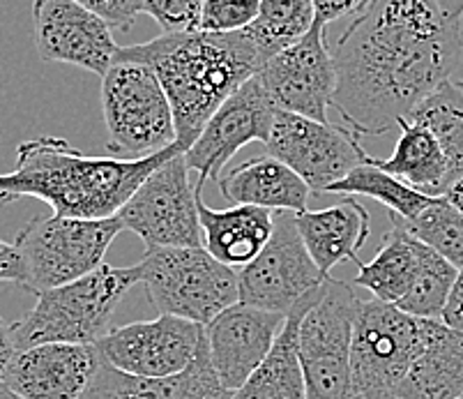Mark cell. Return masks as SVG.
<instances>
[{
	"label": "cell",
	"instance_id": "36",
	"mask_svg": "<svg viewBox=\"0 0 463 399\" xmlns=\"http://www.w3.org/2000/svg\"><path fill=\"white\" fill-rule=\"evenodd\" d=\"M440 321L445 326L454 328V330H463V266L458 268L454 287L449 291L448 305H445L443 314H440Z\"/></svg>",
	"mask_w": 463,
	"mask_h": 399
},
{
	"label": "cell",
	"instance_id": "22",
	"mask_svg": "<svg viewBox=\"0 0 463 399\" xmlns=\"http://www.w3.org/2000/svg\"><path fill=\"white\" fill-rule=\"evenodd\" d=\"M463 393V330L431 318L422 348L390 399H457Z\"/></svg>",
	"mask_w": 463,
	"mask_h": 399
},
{
	"label": "cell",
	"instance_id": "29",
	"mask_svg": "<svg viewBox=\"0 0 463 399\" xmlns=\"http://www.w3.org/2000/svg\"><path fill=\"white\" fill-rule=\"evenodd\" d=\"M311 0H259V14L245 28L265 58L307 35L314 26Z\"/></svg>",
	"mask_w": 463,
	"mask_h": 399
},
{
	"label": "cell",
	"instance_id": "31",
	"mask_svg": "<svg viewBox=\"0 0 463 399\" xmlns=\"http://www.w3.org/2000/svg\"><path fill=\"white\" fill-rule=\"evenodd\" d=\"M457 272L458 268H454L448 259L427 247L422 268H420V275L412 284L411 293L394 308L420 318H440L445 305H448L449 291L454 287V280H457Z\"/></svg>",
	"mask_w": 463,
	"mask_h": 399
},
{
	"label": "cell",
	"instance_id": "40",
	"mask_svg": "<svg viewBox=\"0 0 463 399\" xmlns=\"http://www.w3.org/2000/svg\"><path fill=\"white\" fill-rule=\"evenodd\" d=\"M438 3L449 19L463 21V0H438Z\"/></svg>",
	"mask_w": 463,
	"mask_h": 399
},
{
	"label": "cell",
	"instance_id": "43",
	"mask_svg": "<svg viewBox=\"0 0 463 399\" xmlns=\"http://www.w3.org/2000/svg\"><path fill=\"white\" fill-rule=\"evenodd\" d=\"M457 399H463V393H461V394H458V397H457Z\"/></svg>",
	"mask_w": 463,
	"mask_h": 399
},
{
	"label": "cell",
	"instance_id": "41",
	"mask_svg": "<svg viewBox=\"0 0 463 399\" xmlns=\"http://www.w3.org/2000/svg\"><path fill=\"white\" fill-rule=\"evenodd\" d=\"M0 399H21V397H19V394L12 393V390L7 388V385L3 384V381H0Z\"/></svg>",
	"mask_w": 463,
	"mask_h": 399
},
{
	"label": "cell",
	"instance_id": "42",
	"mask_svg": "<svg viewBox=\"0 0 463 399\" xmlns=\"http://www.w3.org/2000/svg\"><path fill=\"white\" fill-rule=\"evenodd\" d=\"M353 399H364V397H360V394H355V397H353Z\"/></svg>",
	"mask_w": 463,
	"mask_h": 399
},
{
	"label": "cell",
	"instance_id": "37",
	"mask_svg": "<svg viewBox=\"0 0 463 399\" xmlns=\"http://www.w3.org/2000/svg\"><path fill=\"white\" fill-rule=\"evenodd\" d=\"M24 280V271H21V256L16 252L14 242H7L0 238V284L10 281V284H19Z\"/></svg>",
	"mask_w": 463,
	"mask_h": 399
},
{
	"label": "cell",
	"instance_id": "24",
	"mask_svg": "<svg viewBox=\"0 0 463 399\" xmlns=\"http://www.w3.org/2000/svg\"><path fill=\"white\" fill-rule=\"evenodd\" d=\"M390 222L392 224L383 236L376 256L369 263H357L355 284L372 293L376 300L399 305L418 280L427 245L412 238L392 213Z\"/></svg>",
	"mask_w": 463,
	"mask_h": 399
},
{
	"label": "cell",
	"instance_id": "5",
	"mask_svg": "<svg viewBox=\"0 0 463 399\" xmlns=\"http://www.w3.org/2000/svg\"><path fill=\"white\" fill-rule=\"evenodd\" d=\"M137 271L159 314L205 328L238 302V271L219 263L203 247H146Z\"/></svg>",
	"mask_w": 463,
	"mask_h": 399
},
{
	"label": "cell",
	"instance_id": "17",
	"mask_svg": "<svg viewBox=\"0 0 463 399\" xmlns=\"http://www.w3.org/2000/svg\"><path fill=\"white\" fill-rule=\"evenodd\" d=\"M286 321V312L233 302L205 326L210 365L219 384L235 393L260 367Z\"/></svg>",
	"mask_w": 463,
	"mask_h": 399
},
{
	"label": "cell",
	"instance_id": "3",
	"mask_svg": "<svg viewBox=\"0 0 463 399\" xmlns=\"http://www.w3.org/2000/svg\"><path fill=\"white\" fill-rule=\"evenodd\" d=\"M175 153H183L178 144L141 159L95 157L67 138H31L16 148L14 169L0 174V204L33 196L52 205L58 217H116L143 178Z\"/></svg>",
	"mask_w": 463,
	"mask_h": 399
},
{
	"label": "cell",
	"instance_id": "30",
	"mask_svg": "<svg viewBox=\"0 0 463 399\" xmlns=\"http://www.w3.org/2000/svg\"><path fill=\"white\" fill-rule=\"evenodd\" d=\"M402 224L412 238L431 247L454 268L463 266V213L445 196H433L427 208L420 210L412 220H402Z\"/></svg>",
	"mask_w": 463,
	"mask_h": 399
},
{
	"label": "cell",
	"instance_id": "14",
	"mask_svg": "<svg viewBox=\"0 0 463 399\" xmlns=\"http://www.w3.org/2000/svg\"><path fill=\"white\" fill-rule=\"evenodd\" d=\"M203 337L205 328L199 323L159 314L153 321L109 328L95 348L104 363L129 376L168 379L194 363Z\"/></svg>",
	"mask_w": 463,
	"mask_h": 399
},
{
	"label": "cell",
	"instance_id": "11",
	"mask_svg": "<svg viewBox=\"0 0 463 399\" xmlns=\"http://www.w3.org/2000/svg\"><path fill=\"white\" fill-rule=\"evenodd\" d=\"M265 148L318 195L369 157L360 144V134L348 125H332L330 120L323 123L288 111L275 113Z\"/></svg>",
	"mask_w": 463,
	"mask_h": 399
},
{
	"label": "cell",
	"instance_id": "18",
	"mask_svg": "<svg viewBox=\"0 0 463 399\" xmlns=\"http://www.w3.org/2000/svg\"><path fill=\"white\" fill-rule=\"evenodd\" d=\"M99 365L95 344H35L16 351L3 384L21 399H79Z\"/></svg>",
	"mask_w": 463,
	"mask_h": 399
},
{
	"label": "cell",
	"instance_id": "12",
	"mask_svg": "<svg viewBox=\"0 0 463 399\" xmlns=\"http://www.w3.org/2000/svg\"><path fill=\"white\" fill-rule=\"evenodd\" d=\"M326 275L307 252L296 215L277 210L270 241L238 271V300L272 312H288L321 287Z\"/></svg>",
	"mask_w": 463,
	"mask_h": 399
},
{
	"label": "cell",
	"instance_id": "13",
	"mask_svg": "<svg viewBox=\"0 0 463 399\" xmlns=\"http://www.w3.org/2000/svg\"><path fill=\"white\" fill-rule=\"evenodd\" d=\"M327 26H314L300 40L272 53L260 65L256 79L277 111H288L311 120H327L336 88V67L327 44Z\"/></svg>",
	"mask_w": 463,
	"mask_h": 399
},
{
	"label": "cell",
	"instance_id": "7",
	"mask_svg": "<svg viewBox=\"0 0 463 399\" xmlns=\"http://www.w3.org/2000/svg\"><path fill=\"white\" fill-rule=\"evenodd\" d=\"M111 157L141 159L175 146V120L162 83L146 62L118 58L102 77Z\"/></svg>",
	"mask_w": 463,
	"mask_h": 399
},
{
	"label": "cell",
	"instance_id": "26",
	"mask_svg": "<svg viewBox=\"0 0 463 399\" xmlns=\"http://www.w3.org/2000/svg\"><path fill=\"white\" fill-rule=\"evenodd\" d=\"M397 128H402V134L394 153L387 159L372 157V162L378 169L397 176L422 195L443 196L449 187V176L436 137L427 128L408 119L399 120Z\"/></svg>",
	"mask_w": 463,
	"mask_h": 399
},
{
	"label": "cell",
	"instance_id": "35",
	"mask_svg": "<svg viewBox=\"0 0 463 399\" xmlns=\"http://www.w3.org/2000/svg\"><path fill=\"white\" fill-rule=\"evenodd\" d=\"M311 3H314L316 21H321L323 26L346 16H357L369 5V0H311Z\"/></svg>",
	"mask_w": 463,
	"mask_h": 399
},
{
	"label": "cell",
	"instance_id": "23",
	"mask_svg": "<svg viewBox=\"0 0 463 399\" xmlns=\"http://www.w3.org/2000/svg\"><path fill=\"white\" fill-rule=\"evenodd\" d=\"M217 183L231 205H259L275 213H300L311 195L305 180L272 155H259L235 164L219 176Z\"/></svg>",
	"mask_w": 463,
	"mask_h": 399
},
{
	"label": "cell",
	"instance_id": "38",
	"mask_svg": "<svg viewBox=\"0 0 463 399\" xmlns=\"http://www.w3.org/2000/svg\"><path fill=\"white\" fill-rule=\"evenodd\" d=\"M16 351L19 348H16L14 339V323H7L5 318H0V381H3V374H5L7 365L12 363Z\"/></svg>",
	"mask_w": 463,
	"mask_h": 399
},
{
	"label": "cell",
	"instance_id": "9",
	"mask_svg": "<svg viewBox=\"0 0 463 399\" xmlns=\"http://www.w3.org/2000/svg\"><path fill=\"white\" fill-rule=\"evenodd\" d=\"M431 318L402 312L376 298L357 305L351 339V381L364 399H390L422 348Z\"/></svg>",
	"mask_w": 463,
	"mask_h": 399
},
{
	"label": "cell",
	"instance_id": "34",
	"mask_svg": "<svg viewBox=\"0 0 463 399\" xmlns=\"http://www.w3.org/2000/svg\"><path fill=\"white\" fill-rule=\"evenodd\" d=\"M83 7L102 16L113 31H129L137 16L141 14L138 0H79Z\"/></svg>",
	"mask_w": 463,
	"mask_h": 399
},
{
	"label": "cell",
	"instance_id": "21",
	"mask_svg": "<svg viewBox=\"0 0 463 399\" xmlns=\"http://www.w3.org/2000/svg\"><path fill=\"white\" fill-rule=\"evenodd\" d=\"M203 185L196 183V205H199L203 250L219 263L229 268H242L259 254L270 241L275 229V210L259 205H231L214 210L205 205Z\"/></svg>",
	"mask_w": 463,
	"mask_h": 399
},
{
	"label": "cell",
	"instance_id": "8",
	"mask_svg": "<svg viewBox=\"0 0 463 399\" xmlns=\"http://www.w3.org/2000/svg\"><path fill=\"white\" fill-rule=\"evenodd\" d=\"M360 296L326 275L298 323V358L307 399H353L351 339Z\"/></svg>",
	"mask_w": 463,
	"mask_h": 399
},
{
	"label": "cell",
	"instance_id": "19",
	"mask_svg": "<svg viewBox=\"0 0 463 399\" xmlns=\"http://www.w3.org/2000/svg\"><path fill=\"white\" fill-rule=\"evenodd\" d=\"M233 393L219 384L210 365L208 344L201 342L199 354L184 372L168 379L129 376L102 360L90 385L79 399H231Z\"/></svg>",
	"mask_w": 463,
	"mask_h": 399
},
{
	"label": "cell",
	"instance_id": "10",
	"mask_svg": "<svg viewBox=\"0 0 463 399\" xmlns=\"http://www.w3.org/2000/svg\"><path fill=\"white\" fill-rule=\"evenodd\" d=\"M184 155L175 153L155 166L132 192L118 220L146 247H203L196 187Z\"/></svg>",
	"mask_w": 463,
	"mask_h": 399
},
{
	"label": "cell",
	"instance_id": "1",
	"mask_svg": "<svg viewBox=\"0 0 463 399\" xmlns=\"http://www.w3.org/2000/svg\"><path fill=\"white\" fill-rule=\"evenodd\" d=\"M332 107L360 137L387 134L463 56L461 21L438 0H369L332 49Z\"/></svg>",
	"mask_w": 463,
	"mask_h": 399
},
{
	"label": "cell",
	"instance_id": "2",
	"mask_svg": "<svg viewBox=\"0 0 463 399\" xmlns=\"http://www.w3.org/2000/svg\"><path fill=\"white\" fill-rule=\"evenodd\" d=\"M118 58L146 62L166 92L175 120V144L187 150L203 125L268 58L250 33H164L150 42L120 46Z\"/></svg>",
	"mask_w": 463,
	"mask_h": 399
},
{
	"label": "cell",
	"instance_id": "6",
	"mask_svg": "<svg viewBox=\"0 0 463 399\" xmlns=\"http://www.w3.org/2000/svg\"><path fill=\"white\" fill-rule=\"evenodd\" d=\"M123 224L118 217L35 215L16 233L14 247L21 256V289L33 296L88 275L104 263L109 247Z\"/></svg>",
	"mask_w": 463,
	"mask_h": 399
},
{
	"label": "cell",
	"instance_id": "33",
	"mask_svg": "<svg viewBox=\"0 0 463 399\" xmlns=\"http://www.w3.org/2000/svg\"><path fill=\"white\" fill-rule=\"evenodd\" d=\"M141 14L153 16L164 33H184L199 28L203 0H138Z\"/></svg>",
	"mask_w": 463,
	"mask_h": 399
},
{
	"label": "cell",
	"instance_id": "32",
	"mask_svg": "<svg viewBox=\"0 0 463 399\" xmlns=\"http://www.w3.org/2000/svg\"><path fill=\"white\" fill-rule=\"evenodd\" d=\"M259 14V0H203L196 31H242Z\"/></svg>",
	"mask_w": 463,
	"mask_h": 399
},
{
	"label": "cell",
	"instance_id": "4",
	"mask_svg": "<svg viewBox=\"0 0 463 399\" xmlns=\"http://www.w3.org/2000/svg\"><path fill=\"white\" fill-rule=\"evenodd\" d=\"M137 284V266L102 263L79 280L42 291L35 308L14 323L16 348L49 342L95 344L111 328L113 309Z\"/></svg>",
	"mask_w": 463,
	"mask_h": 399
},
{
	"label": "cell",
	"instance_id": "39",
	"mask_svg": "<svg viewBox=\"0 0 463 399\" xmlns=\"http://www.w3.org/2000/svg\"><path fill=\"white\" fill-rule=\"evenodd\" d=\"M443 196L449 201V204L454 205V208L461 210V213H463V176H461V178L454 180L452 185H449Z\"/></svg>",
	"mask_w": 463,
	"mask_h": 399
},
{
	"label": "cell",
	"instance_id": "20",
	"mask_svg": "<svg viewBox=\"0 0 463 399\" xmlns=\"http://www.w3.org/2000/svg\"><path fill=\"white\" fill-rule=\"evenodd\" d=\"M293 215L302 242L323 275H330L339 263H360L357 252L367 242L372 217L355 196H346L330 208H305Z\"/></svg>",
	"mask_w": 463,
	"mask_h": 399
},
{
	"label": "cell",
	"instance_id": "16",
	"mask_svg": "<svg viewBox=\"0 0 463 399\" xmlns=\"http://www.w3.org/2000/svg\"><path fill=\"white\" fill-rule=\"evenodd\" d=\"M33 42L46 62H65L104 77L118 56L113 28L79 0H33Z\"/></svg>",
	"mask_w": 463,
	"mask_h": 399
},
{
	"label": "cell",
	"instance_id": "28",
	"mask_svg": "<svg viewBox=\"0 0 463 399\" xmlns=\"http://www.w3.org/2000/svg\"><path fill=\"white\" fill-rule=\"evenodd\" d=\"M326 195L369 196V199L385 205L392 215L402 217L406 222L418 215L420 210L427 208L433 199V196L422 195L408 183H403L397 176L378 169L372 157H367V162H362L351 174L344 176L339 183L330 185Z\"/></svg>",
	"mask_w": 463,
	"mask_h": 399
},
{
	"label": "cell",
	"instance_id": "25",
	"mask_svg": "<svg viewBox=\"0 0 463 399\" xmlns=\"http://www.w3.org/2000/svg\"><path fill=\"white\" fill-rule=\"evenodd\" d=\"M311 296L314 291L286 312V321L268 358L235 390L231 399H307L300 358H298V323L309 308Z\"/></svg>",
	"mask_w": 463,
	"mask_h": 399
},
{
	"label": "cell",
	"instance_id": "27",
	"mask_svg": "<svg viewBox=\"0 0 463 399\" xmlns=\"http://www.w3.org/2000/svg\"><path fill=\"white\" fill-rule=\"evenodd\" d=\"M436 137L448 164L449 185L463 176V81L445 79L406 116Z\"/></svg>",
	"mask_w": 463,
	"mask_h": 399
},
{
	"label": "cell",
	"instance_id": "15",
	"mask_svg": "<svg viewBox=\"0 0 463 399\" xmlns=\"http://www.w3.org/2000/svg\"><path fill=\"white\" fill-rule=\"evenodd\" d=\"M275 104L256 77L219 104L199 137L183 153L189 171L199 176L196 183L205 185L208 180H217L229 159L251 141L265 144L275 123Z\"/></svg>",
	"mask_w": 463,
	"mask_h": 399
}]
</instances>
